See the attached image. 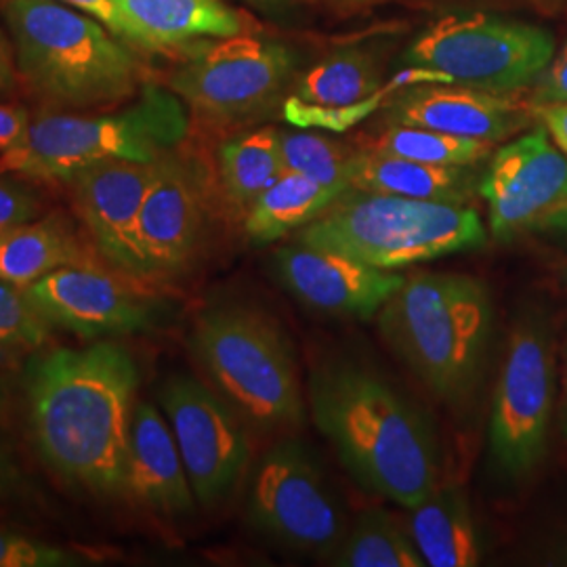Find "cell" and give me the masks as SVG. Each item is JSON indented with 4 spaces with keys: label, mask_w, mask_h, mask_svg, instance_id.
Listing matches in <instances>:
<instances>
[{
    "label": "cell",
    "mask_w": 567,
    "mask_h": 567,
    "mask_svg": "<svg viewBox=\"0 0 567 567\" xmlns=\"http://www.w3.org/2000/svg\"><path fill=\"white\" fill-rule=\"evenodd\" d=\"M480 196L496 240H511L567 217V156L545 124L496 150Z\"/></svg>",
    "instance_id": "cell-12"
},
{
    "label": "cell",
    "mask_w": 567,
    "mask_h": 567,
    "mask_svg": "<svg viewBox=\"0 0 567 567\" xmlns=\"http://www.w3.org/2000/svg\"><path fill=\"white\" fill-rule=\"evenodd\" d=\"M81 264H86L84 250L60 217L0 234V280L28 288L60 267Z\"/></svg>",
    "instance_id": "cell-23"
},
{
    "label": "cell",
    "mask_w": 567,
    "mask_h": 567,
    "mask_svg": "<svg viewBox=\"0 0 567 567\" xmlns=\"http://www.w3.org/2000/svg\"><path fill=\"white\" fill-rule=\"evenodd\" d=\"M295 65L280 42L236 34L203 44L173 72L168 89L206 121H246L282 97Z\"/></svg>",
    "instance_id": "cell-11"
},
{
    "label": "cell",
    "mask_w": 567,
    "mask_h": 567,
    "mask_svg": "<svg viewBox=\"0 0 567 567\" xmlns=\"http://www.w3.org/2000/svg\"><path fill=\"white\" fill-rule=\"evenodd\" d=\"M18 76V61H16V49L11 41L4 37L0 28V95L9 93L16 84Z\"/></svg>",
    "instance_id": "cell-37"
},
{
    "label": "cell",
    "mask_w": 567,
    "mask_h": 567,
    "mask_svg": "<svg viewBox=\"0 0 567 567\" xmlns=\"http://www.w3.org/2000/svg\"><path fill=\"white\" fill-rule=\"evenodd\" d=\"M307 405L351 477L400 507L440 484V447L425 412L377 372L355 364L316 370Z\"/></svg>",
    "instance_id": "cell-2"
},
{
    "label": "cell",
    "mask_w": 567,
    "mask_h": 567,
    "mask_svg": "<svg viewBox=\"0 0 567 567\" xmlns=\"http://www.w3.org/2000/svg\"><path fill=\"white\" fill-rule=\"evenodd\" d=\"M128 41L168 49L243 34V16L224 0H112Z\"/></svg>",
    "instance_id": "cell-20"
},
{
    "label": "cell",
    "mask_w": 567,
    "mask_h": 567,
    "mask_svg": "<svg viewBox=\"0 0 567 567\" xmlns=\"http://www.w3.org/2000/svg\"><path fill=\"white\" fill-rule=\"evenodd\" d=\"M140 368L121 343L60 347L23 374L28 429L42 463L63 484L93 496L124 494Z\"/></svg>",
    "instance_id": "cell-1"
},
{
    "label": "cell",
    "mask_w": 567,
    "mask_h": 567,
    "mask_svg": "<svg viewBox=\"0 0 567 567\" xmlns=\"http://www.w3.org/2000/svg\"><path fill=\"white\" fill-rule=\"evenodd\" d=\"M557 405V362L547 322L526 313L508 334L494 389L487 446L507 480H524L547 456Z\"/></svg>",
    "instance_id": "cell-9"
},
{
    "label": "cell",
    "mask_w": 567,
    "mask_h": 567,
    "mask_svg": "<svg viewBox=\"0 0 567 567\" xmlns=\"http://www.w3.org/2000/svg\"><path fill=\"white\" fill-rule=\"evenodd\" d=\"M20 482V471L16 463L0 452V498L2 496H9Z\"/></svg>",
    "instance_id": "cell-38"
},
{
    "label": "cell",
    "mask_w": 567,
    "mask_h": 567,
    "mask_svg": "<svg viewBox=\"0 0 567 567\" xmlns=\"http://www.w3.org/2000/svg\"><path fill=\"white\" fill-rule=\"evenodd\" d=\"M124 494L166 517L187 515L198 503L171 425L150 402H137L133 412Z\"/></svg>",
    "instance_id": "cell-19"
},
{
    "label": "cell",
    "mask_w": 567,
    "mask_h": 567,
    "mask_svg": "<svg viewBox=\"0 0 567 567\" xmlns=\"http://www.w3.org/2000/svg\"><path fill=\"white\" fill-rule=\"evenodd\" d=\"M297 240L395 271L480 248L487 243V231L480 213L468 204L349 189L299 229Z\"/></svg>",
    "instance_id": "cell-6"
},
{
    "label": "cell",
    "mask_w": 567,
    "mask_h": 567,
    "mask_svg": "<svg viewBox=\"0 0 567 567\" xmlns=\"http://www.w3.org/2000/svg\"><path fill=\"white\" fill-rule=\"evenodd\" d=\"M534 112L538 122L545 124L553 142L557 143L567 156V103L534 105Z\"/></svg>",
    "instance_id": "cell-36"
},
{
    "label": "cell",
    "mask_w": 567,
    "mask_h": 567,
    "mask_svg": "<svg viewBox=\"0 0 567 567\" xmlns=\"http://www.w3.org/2000/svg\"><path fill=\"white\" fill-rule=\"evenodd\" d=\"M206 224L198 166L177 154L156 163L140 215V238L150 280L173 278L194 261Z\"/></svg>",
    "instance_id": "cell-17"
},
{
    "label": "cell",
    "mask_w": 567,
    "mask_h": 567,
    "mask_svg": "<svg viewBox=\"0 0 567 567\" xmlns=\"http://www.w3.org/2000/svg\"><path fill=\"white\" fill-rule=\"evenodd\" d=\"M248 519L286 547L326 557L349 527L324 468L297 440H282L267 450L255 468Z\"/></svg>",
    "instance_id": "cell-10"
},
{
    "label": "cell",
    "mask_w": 567,
    "mask_h": 567,
    "mask_svg": "<svg viewBox=\"0 0 567 567\" xmlns=\"http://www.w3.org/2000/svg\"><path fill=\"white\" fill-rule=\"evenodd\" d=\"M365 150L416 163L440 166H475L494 154V143L454 137L431 128L385 124Z\"/></svg>",
    "instance_id": "cell-28"
},
{
    "label": "cell",
    "mask_w": 567,
    "mask_h": 567,
    "mask_svg": "<svg viewBox=\"0 0 567 567\" xmlns=\"http://www.w3.org/2000/svg\"><path fill=\"white\" fill-rule=\"evenodd\" d=\"M39 215V198L18 182L0 179V234Z\"/></svg>",
    "instance_id": "cell-32"
},
{
    "label": "cell",
    "mask_w": 567,
    "mask_h": 567,
    "mask_svg": "<svg viewBox=\"0 0 567 567\" xmlns=\"http://www.w3.org/2000/svg\"><path fill=\"white\" fill-rule=\"evenodd\" d=\"M63 4H70L79 11L89 13L91 18L102 21L103 25L107 30H112L118 39L128 41V32H126V25L122 21L121 13L116 11L114 2L112 0H60Z\"/></svg>",
    "instance_id": "cell-35"
},
{
    "label": "cell",
    "mask_w": 567,
    "mask_h": 567,
    "mask_svg": "<svg viewBox=\"0 0 567 567\" xmlns=\"http://www.w3.org/2000/svg\"><path fill=\"white\" fill-rule=\"evenodd\" d=\"M471 166L416 163L372 150L355 152L349 183L351 189L402 196L433 203L468 204L473 194Z\"/></svg>",
    "instance_id": "cell-22"
},
{
    "label": "cell",
    "mask_w": 567,
    "mask_h": 567,
    "mask_svg": "<svg viewBox=\"0 0 567 567\" xmlns=\"http://www.w3.org/2000/svg\"><path fill=\"white\" fill-rule=\"evenodd\" d=\"M557 559H559V564H561V566H567V545L566 547L561 548V550H559Z\"/></svg>",
    "instance_id": "cell-41"
},
{
    "label": "cell",
    "mask_w": 567,
    "mask_h": 567,
    "mask_svg": "<svg viewBox=\"0 0 567 567\" xmlns=\"http://www.w3.org/2000/svg\"><path fill=\"white\" fill-rule=\"evenodd\" d=\"M42 318L86 341L150 330L156 305L121 278L86 264L65 265L25 288Z\"/></svg>",
    "instance_id": "cell-14"
},
{
    "label": "cell",
    "mask_w": 567,
    "mask_h": 567,
    "mask_svg": "<svg viewBox=\"0 0 567 567\" xmlns=\"http://www.w3.org/2000/svg\"><path fill=\"white\" fill-rule=\"evenodd\" d=\"M330 559L332 566L339 567L425 566L408 529L385 511L362 513L353 526L347 527Z\"/></svg>",
    "instance_id": "cell-27"
},
{
    "label": "cell",
    "mask_w": 567,
    "mask_h": 567,
    "mask_svg": "<svg viewBox=\"0 0 567 567\" xmlns=\"http://www.w3.org/2000/svg\"><path fill=\"white\" fill-rule=\"evenodd\" d=\"M532 89V105L567 103V44L559 53H555L547 70Z\"/></svg>",
    "instance_id": "cell-33"
},
{
    "label": "cell",
    "mask_w": 567,
    "mask_h": 567,
    "mask_svg": "<svg viewBox=\"0 0 567 567\" xmlns=\"http://www.w3.org/2000/svg\"><path fill=\"white\" fill-rule=\"evenodd\" d=\"M320 2L326 9L337 11V13H351V11H360V9H368L381 2H389V0H316Z\"/></svg>",
    "instance_id": "cell-39"
},
{
    "label": "cell",
    "mask_w": 567,
    "mask_h": 567,
    "mask_svg": "<svg viewBox=\"0 0 567 567\" xmlns=\"http://www.w3.org/2000/svg\"><path fill=\"white\" fill-rule=\"evenodd\" d=\"M383 91L381 68L368 51L332 53L295 82V102L313 107H351Z\"/></svg>",
    "instance_id": "cell-25"
},
{
    "label": "cell",
    "mask_w": 567,
    "mask_h": 567,
    "mask_svg": "<svg viewBox=\"0 0 567 567\" xmlns=\"http://www.w3.org/2000/svg\"><path fill=\"white\" fill-rule=\"evenodd\" d=\"M156 163L105 161L76 173L74 208L103 261L133 280H150L140 238V215Z\"/></svg>",
    "instance_id": "cell-15"
},
{
    "label": "cell",
    "mask_w": 567,
    "mask_h": 567,
    "mask_svg": "<svg viewBox=\"0 0 567 567\" xmlns=\"http://www.w3.org/2000/svg\"><path fill=\"white\" fill-rule=\"evenodd\" d=\"M276 269L286 290L301 303L332 316L370 320L404 276L349 257L341 250L295 238L276 252Z\"/></svg>",
    "instance_id": "cell-16"
},
{
    "label": "cell",
    "mask_w": 567,
    "mask_h": 567,
    "mask_svg": "<svg viewBox=\"0 0 567 567\" xmlns=\"http://www.w3.org/2000/svg\"><path fill=\"white\" fill-rule=\"evenodd\" d=\"M379 328L433 398L458 408L475 395L486 364L489 288L463 274H412L381 307Z\"/></svg>",
    "instance_id": "cell-3"
},
{
    "label": "cell",
    "mask_w": 567,
    "mask_h": 567,
    "mask_svg": "<svg viewBox=\"0 0 567 567\" xmlns=\"http://www.w3.org/2000/svg\"><path fill=\"white\" fill-rule=\"evenodd\" d=\"M250 2H265L267 4V2H278V0H250Z\"/></svg>",
    "instance_id": "cell-43"
},
{
    "label": "cell",
    "mask_w": 567,
    "mask_h": 567,
    "mask_svg": "<svg viewBox=\"0 0 567 567\" xmlns=\"http://www.w3.org/2000/svg\"><path fill=\"white\" fill-rule=\"evenodd\" d=\"M284 173L280 131L264 126L238 135L219 150V177L234 206L250 208Z\"/></svg>",
    "instance_id": "cell-26"
},
{
    "label": "cell",
    "mask_w": 567,
    "mask_h": 567,
    "mask_svg": "<svg viewBox=\"0 0 567 567\" xmlns=\"http://www.w3.org/2000/svg\"><path fill=\"white\" fill-rule=\"evenodd\" d=\"M561 431L567 437V343H566V365H564V385H561Z\"/></svg>",
    "instance_id": "cell-40"
},
{
    "label": "cell",
    "mask_w": 567,
    "mask_h": 567,
    "mask_svg": "<svg viewBox=\"0 0 567 567\" xmlns=\"http://www.w3.org/2000/svg\"><path fill=\"white\" fill-rule=\"evenodd\" d=\"M532 118H536L532 102L515 95H496L461 84H412L389 105L385 124L498 143L524 133Z\"/></svg>",
    "instance_id": "cell-18"
},
{
    "label": "cell",
    "mask_w": 567,
    "mask_h": 567,
    "mask_svg": "<svg viewBox=\"0 0 567 567\" xmlns=\"http://www.w3.org/2000/svg\"><path fill=\"white\" fill-rule=\"evenodd\" d=\"M553 58L555 41L545 28L484 13L435 21L404 53L410 68L442 72L452 84L496 95L534 86Z\"/></svg>",
    "instance_id": "cell-8"
},
{
    "label": "cell",
    "mask_w": 567,
    "mask_h": 567,
    "mask_svg": "<svg viewBox=\"0 0 567 567\" xmlns=\"http://www.w3.org/2000/svg\"><path fill=\"white\" fill-rule=\"evenodd\" d=\"M51 328L30 301L25 288L0 280V349H41Z\"/></svg>",
    "instance_id": "cell-30"
},
{
    "label": "cell",
    "mask_w": 567,
    "mask_h": 567,
    "mask_svg": "<svg viewBox=\"0 0 567 567\" xmlns=\"http://www.w3.org/2000/svg\"><path fill=\"white\" fill-rule=\"evenodd\" d=\"M284 171L305 175L339 194L351 189L349 175L355 150L307 131H280Z\"/></svg>",
    "instance_id": "cell-29"
},
{
    "label": "cell",
    "mask_w": 567,
    "mask_h": 567,
    "mask_svg": "<svg viewBox=\"0 0 567 567\" xmlns=\"http://www.w3.org/2000/svg\"><path fill=\"white\" fill-rule=\"evenodd\" d=\"M30 114L23 107L0 105V150L11 152L25 142L30 131Z\"/></svg>",
    "instance_id": "cell-34"
},
{
    "label": "cell",
    "mask_w": 567,
    "mask_h": 567,
    "mask_svg": "<svg viewBox=\"0 0 567 567\" xmlns=\"http://www.w3.org/2000/svg\"><path fill=\"white\" fill-rule=\"evenodd\" d=\"M189 128L179 95L154 84L135 102L107 114H42L25 142L4 152L0 171H20L37 179L70 182L76 173L105 161L158 163L175 152Z\"/></svg>",
    "instance_id": "cell-5"
},
{
    "label": "cell",
    "mask_w": 567,
    "mask_h": 567,
    "mask_svg": "<svg viewBox=\"0 0 567 567\" xmlns=\"http://www.w3.org/2000/svg\"><path fill=\"white\" fill-rule=\"evenodd\" d=\"M84 564L86 559L81 553L0 529V567H76Z\"/></svg>",
    "instance_id": "cell-31"
},
{
    "label": "cell",
    "mask_w": 567,
    "mask_h": 567,
    "mask_svg": "<svg viewBox=\"0 0 567 567\" xmlns=\"http://www.w3.org/2000/svg\"><path fill=\"white\" fill-rule=\"evenodd\" d=\"M408 534L425 566L471 567L482 559V538L465 489L456 484L431 489L425 501L408 508Z\"/></svg>",
    "instance_id": "cell-21"
},
{
    "label": "cell",
    "mask_w": 567,
    "mask_h": 567,
    "mask_svg": "<svg viewBox=\"0 0 567 567\" xmlns=\"http://www.w3.org/2000/svg\"><path fill=\"white\" fill-rule=\"evenodd\" d=\"M339 196L343 194L299 173L284 171L280 179L269 185L246 210V236L259 246L282 240L290 231L303 229L318 219Z\"/></svg>",
    "instance_id": "cell-24"
},
{
    "label": "cell",
    "mask_w": 567,
    "mask_h": 567,
    "mask_svg": "<svg viewBox=\"0 0 567 567\" xmlns=\"http://www.w3.org/2000/svg\"><path fill=\"white\" fill-rule=\"evenodd\" d=\"M18 72L63 110L112 107L137 95L142 68L114 32L60 0H4Z\"/></svg>",
    "instance_id": "cell-4"
},
{
    "label": "cell",
    "mask_w": 567,
    "mask_h": 567,
    "mask_svg": "<svg viewBox=\"0 0 567 567\" xmlns=\"http://www.w3.org/2000/svg\"><path fill=\"white\" fill-rule=\"evenodd\" d=\"M192 349L246 423L261 431L303 425L307 398L292 344L261 309L246 305L206 309L194 324Z\"/></svg>",
    "instance_id": "cell-7"
},
{
    "label": "cell",
    "mask_w": 567,
    "mask_h": 567,
    "mask_svg": "<svg viewBox=\"0 0 567 567\" xmlns=\"http://www.w3.org/2000/svg\"><path fill=\"white\" fill-rule=\"evenodd\" d=\"M2 353H4V349H0V355H2Z\"/></svg>",
    "instance_id": "cell-44"
},
{
    "label": "cell",
    "mask_w": 567,
    "mask_h": 567,
    "mask_svg": "<svg viewBox=\"0 0 567 567\" xmlns=\"http://www.w3.org/2000/svg\"><path fill=\"white\" fill-rule=\"evenodd\" d=\"M2 400H4V389H2V383H0V405H2Z\"/></svg>",
    "instance_id": "cell-42"
},
{
    "label": "cell",
    "mask_w": 567,
    "mask_h": 567,
    "mask_svg": "<svg viewBox=\"0 0 567 567\" xmlns=\"http://www.w3.org/2000/svg\"><path fill=\"white\" fill-rule=\"evenodd\" d=\"M198 505L213 507L240 482L248 437L231 408L200 381L175 374L158 391Z\"/></svg>",
    "instance_id": "cell-13"
}]
</instances>
